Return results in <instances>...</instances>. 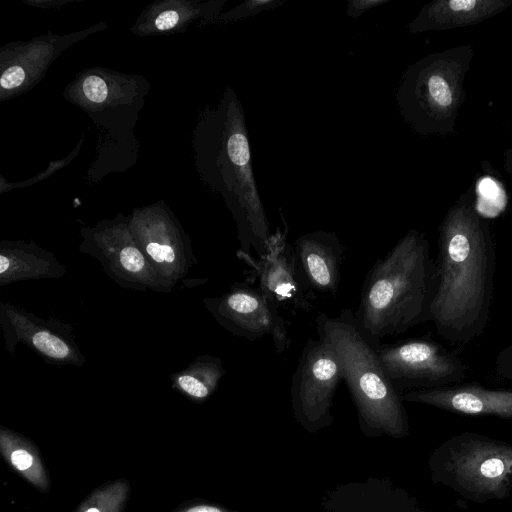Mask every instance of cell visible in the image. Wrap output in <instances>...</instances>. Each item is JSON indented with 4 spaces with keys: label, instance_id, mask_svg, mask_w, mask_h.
I'll return each instance as SVG.
<instances>
[{
    "label": "cell",
    "instance_id": "cell-21",
    "mask_svg": "<svg viewBox=\"0 0 512 512\" xmlns=\"http://www.w3.org/2000/svg\"><path fill=\"white\" fill-rule=\"evenodd\" d=\"M390 0H348L346 13L353 19L360 18L370 9L382 6Z\"/></svg>",
    "mask_w": 512,
    "mask_h": 512
},
{
    "label": "cell",
    "instance_id": "cell-9",
    "mask_svg": "<svg viewBox=\"0 0 512 512\" xmlns=\"http://www.w3.org/2000/svg\"><path fill=\"white\" fill-rule=\"evenodd\" d=\"M80 252L95 258L119 286L168 293L135 241L129 222L101 223L81 231Z\"/></svg>",
    "mask_w": 512,
    "mask_h": 512
},
{
    "label": "cell",
    "instance_id": "cell-10",
    "mask_svg": "<svg viewBox=\"0 0 512 512\" xmlns=\"http://www.w3.org/2000/svg\"><path fill=\"white\" fill-rule=\"evenodd\" d=\"M128 222L148 263L166 290L171 292L197 263L188 237L166 212L159 209L136 212Z\"/></svg>",
    "mask_w": 512,
    "mask_h": 512
},
{
    "label": "cell",
    "instance_id": "cell-1",
    "mask_svg": "<svg viewBox=\"0 0 512 512\" xmlns=\"http://www.w3.org/2000/svg\"><path fill=\"white\" fill-rule=\"evenodd\" d=\"M495 269L496 251L486 231L473 222L448 224L438 242L430 310V321L445 340L467 344L484 332Z\"/></svg>",
    "mask_w": 512,
    "mask_h": 512
},
{
    "label": "cell",
    "instance_id": "cell-12",
    "mask_svg": "<svg viewBox=\"0 0 512 512\" xmlns=\"http://www.w3.org/2000/svg\"><path fill=\"white\" fill-rule=\"evenodd\" d=\"M6 347L11 355L19 342L38 353L47 363L83 366L85 357L72 336V327L43 320L8 303L0 305Z\"/></svg>",
    "mask_w": 512,
    "mask_h": 512
},
{
    "label": "cell",
    "instance_id": "cell-11",
    "mask_svg": "<svg viewBox=\"0 0 512 512\" xmlns=\"http://www.w3.org/2000/svg\"><path fill=\"white\" fill-rule=\"evenodd\" d=\"M287 233L284 221V229L278 228L270 234L262 257L256 259L240 250L237 256L253 269L259 280L258 287L279 308L310 311L315 295L301 275L294 249L287 242Z\"/></svg>",
    "mask_w": 512,
    "mask_h": 512
},
{
    "label": "cell",
    "instance_id": "cell-20",
    "mask_svg": "<svg viewBox=\"0 0 512 512\" xmlns=\"http://www.w3.org/2000/svg\"><path fill=\"white\" fill-rule=\"evenodd\" d=\"M85 97L93 103L103 102L108 95L106 82L99 76L89 75L83 82Z\"/></svg>",
    "mask_w": 512,
    "mask_h": 512
},
{
    "label": "cell",
    "instance_id": "cell-4",
    "mask_svg": "<svg viewBox=\"0 0 512 512\" xmlns=\"http://www.w3.org/2000/svg\"><path fill=\"white\" fill-rule=\"evenodd\" d=\"M215 185L224 194L237 226L240 251L266 252L270 228L256 185L244 110L229 88L216 116Z\"/></svg>",
    "mask_w": 512,
    "mask_h": 512
},
{
    "label": "cell",
    "instance_id": "cell-17",
    "mask_svg": "<svg viewBox=\"0 0 512 512\" xmlns=\"http://www.w3.org/2000/svg\"><path fill=\"white\" fill-rule=\"evenodd\" d=\"M226 374L222 360L213 355L198 356L186 368L171 376L175 389L196 400H205L217 389Z\"/></svg>",
    "mask_w": 512,
    "mask_h": 512
},
{
    "label": "cell",
    "instance_id": "cell-7",
    "mask_svg": "<svg viewBox=\"0 0 512 512\" xmlns=\"http://www.w3.org/2000/svg\"><path fill=\"white\" fill-rule=\"evenodd\" d=\"M377 353L397 392L433 389L460 383L468 368L441 344L428 338L380 344Z\"/></svg>",
    "mask_w": 512,
    "mask_h": 512
},
{
    "label": "cell",
    "instance_id": "cell-22",
    "mask_svg": "<svg viewBox=\"0 0 512 512\" xmlns=\"http://www.w3.org/2000/svg\"><path fill=\"white\" fill-rule=\"evenodd\" d=\"M25 80V71L18 65L8 67L1 75L0 85L5 90L19 87Z\"/></svg>",
    "mask_w": 512,
    "mask_h": 512
},
{
    "label": "cell",
    "instance_id": "cell-3",
    "mask_svg": "<svg viewBox=\"0 0 512 512\" xmlns=\"http://www.w3.org/2000/svg\"><path fill=\"white\" fill-rule=\"evenodd\" d=\"M315 324L318 335L326 337L337 351L361 432L369 438L408 436L410 427L402 395L386 374L377 347L357 326L354 312L343 309L335 316L320 313Z\"/></svg>",
    "mask_w": 512,
    "mask_h": 512
},
{
    "label": "cell",
    "instance_id": "cell-5",
    "mask_svg": "<svg viewBox=\"0 0 512 512\" xmlns=\"http://www.w3.org/2000/svg\"><path fill=\"white\" fill-rule=\"evenodd\" d=\"M431 481L484 504L512 492V444L475 432L453 435L429 456Z\"/></svg>",
    "mask_w": 512,
    "mask_h": 512
},
{
    "label": "cell",
    "instance_id": "cell-18",
    "mask_svg": "<svg viewBox=\"0 0 512 512\" xmlns=\"http://www.w3.org/2000/svg\"><path fill=\"white\" fill-rule=\"evenodd\" d=\"M285 0H247L221 16V20L235 21L256 16L284 4Z\"/></svg>",
    "mask_w": 512,
    "mask_h": 512
},
{
    "label": "cell",
    "instance_id": "cell-24",
    "mask_svg": "<svg viewBox=\"0 0 512 512\" xmlns=\"http://www.w3.org/2000/svg\"><path fill=\"white\" fill-rule=\"evenodd\" d=\"M11 461H12V464L17 469L23 471V470L28 469L32 465L33 458L27 451L18 449L12 453Z\"/></svg>",
    "mask_w": 512,
    "mask_h": 512
},
{
    "label": "cell",
    "instance_id": "cell-26",
    "mask_svg": "<svg viewBox=\"0 0 512 512\" xmlns=\"http://www.w3.org/2000/svg\"><path fill=\"white\" fill-rule=\"evenodd\" d=\"M476 4V0H450L448 2L449 8L456 12L470 11L476 6Z\"/></svg>",
    "mask_w": 512,
    "mask_h": 512
},
{
    "label": "cell",
    "instance_id": "cell-25",
    "mask_svg": "<svg viewBox=\"0 0 512 512\" xmlns=\"http://www.w3.org/2000/svg\"><path fill=\"white\" fill-rule=\"evenodd\" d=\"M512 351V346L508 347ZM497 373L506 378H512V359L498 357Z\"/></svg>",
    "mask_w": 512,
    "mask_h": 512
},
{
    "label": "cell",
    "instance_id": "cell-16",
    "mask_svg": "<svg viewBox=\"0 0 512 512\" xmlns=\"http://www.w3.org/2000/svg\"><path fill=\"white\" fill-rule=\"evenodd\" d=\"M65 274L66 267L56 256L35 243H0V286L26 280L58 279Z\"/></svg>",
    "mask_w": 512,
    "mask_h": 512
},
{
    "label": "cell",
    "instance_id": "cell-27",
    "mask_svg": "<svg viewBox=\"0 0 512 512\" xmlns=\"http://www.w3.org/2000/svg\"><path fill=\"white\" fill-rule=\"evenodd\" d=\"M86 512H99L96 508H90Z\"/></svg>",
    "mask_w": 512,
    "mask_h": 512
},
{
    "label": "cell",
    "instance_id": "cell-2",
    "mask_svg": "<svg viewBox=\"0 0 512 512\" xmlns=\"http://www.w3.org/2000/svg\"><path fill=\"white\" fill-rule=\"evenodd\" d=\"M434 292L435 260L429 243L411 230L368 271L354 312L357 326L378 347L384 337L430 321Z\"/></svg>",
    "mask_w": 512,
    "mask_h": 512
},
{
    "label": "cell",
    "instance_id": "cell-14",
    "mask_svg": "<svg viewBox=\"0 0 512 512\" xmlns=\"http://www.w3.org/2000/svg\"><path fill=\"white\" fill-rule=\"evenodd\" d=\"M402 399L404 402L429 405L463 415L512 419V390L455 384L433 389L410 390L402 395Z\"/></svg>",
    "mask_w": 512,
    "mask_h": 512
},
{
    "label": "cell",
    "instance_id": "cell-23",
    "mask_svg": "<svg viewBox=\"0 0 512 512\" xmlns=\"http://www.w3.org/2000/svg\"><path fill=\"white\" fill-rule=\"evenodd\" d=\"M179 20V15L174 10H166L160 13L155 19L157 29L164 31L173 28Z\"/></svg>",
    "mask_w": 512,
    "mask_h": 512
},
{
    "label": "cell",
    "instance_id": "cell-15",
    "mask_svg": "<svg viewBox=\"0 0 512 512\" xmlns=\"http://www.w3.org/2000/svg\"><path fill=\"white\" fill-rule=\"evenodd\" d=\"M301 275L313 292L338 291L345 247L333 232L318 230L299 236L293 245Z\"/></svg>",
    "mask_w": 512,
    "mask_h": 512
},
{
    "label": "cell",
    "instance_id": "cell-6",
    "mask_svg": "<svg viewBox=\"0 0 512 512\" xmlns=\"http://www.w3.org/2000/svg\"><path fill=\"white\" fill-rule=\"evenodd\" d=\"M342 365L333 344L324 336L309 338L299 356L290 387L294 419L315 434L334 422L332 407Z\"/></svg>",
    "mask_w": 512,
    "mask_h": 512
},
{
    "label": "cell",
    "instance_id": "cell-13",
    "mask_svg": "<svg viewBox=\"0 0 512 512\" xmlns=\"http://www.w3.org/2000/svg\"><path fill=\"white\" fill-rule=\"evenodd\" d=\"M320 505L326 512H427L388 477L338 484L324 492Z\"/></svg>",
    "mask_w": 512,
    "mask_h": 512
},
{
    "label": "cell",
    "instance_id": "cell-8",
    "mask_svg": "<svg viewBox=\"0 0 512 512\" xmlns=\"http://www.w3.org/2000/svg\"><path fill=\"white\" fill-rule=\"evenodd\" d=\"M203 303L220 326L240 338L255 341L270 335L278 354L291 345L289 322L259 287L235 283L218 297L204 298Z\"/></svg>",
    "mask_w": 512,
    "mask_h": 512
},
{
    "label": "cell",
    "instance_id": "cell-19",
    "mask_svg": "<svg viewBox=\"0 0 512 512\" xmlns=\"http://www.w3.org/2000/svg\"><path fill=\"white\" fill-rule=\"evenodd\" d=\"M427 88L431 98L441 106H449L452 94L447 82L439 75H431L427 81Z\"/></svg>",
    "mask_w": 512,
    "mask_h": 512
}]
</instances>
